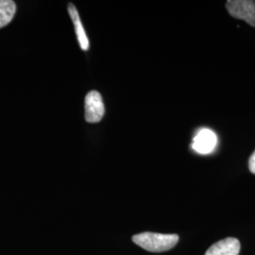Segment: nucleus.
<instances>
[{
    "mask_svg": "<svg viewBox=\"0 0 255 255\" xmlns=\"http://www.w3.org/2000/svg\"><path fill=\"white\" fill-rule=\"evenodd\" d=\"M132 241L150 253H163L176 246L179 241V236L146 232L134 236Z\"/></svg>",
    "mask_w": 255,
    "mask_h": 255,
    "instance_id": "1",
    "label": "nucleus"
},
{
    "mask_svg": "<svg viewBox=\"0 0 255 255\" xmlns=\"http://www.w3.org/2000/svg\"><path fill=\"white\" fill-rule=\"evenodd\" d=\"M68 12L70 14V17L73 21L74 26H75V30H76V34L79 40V44L82 47V50H88L89 48V41L88 38L86 36V33L83 29L82 21L80 18V15L78 13V10L76 9V7L73 4H69L68 6Z\"/></svg>",
    "mask_w": 255,
    "mask_h": 255,
    "instance_id": "6",
    "label": "nucleus"
},
{
    "mask_svg": "<svg viewBox=\"0 0 255 255\" xmlns=\"http://www.w3.org/2000/svg\"><path fill=\"white\" fill-rule=\"evenodd\" d=\"M240 248L241 246L238 239L228 237L210 247L205 255H238Z\"/></svg>",
    "mask_w": 255,
    "mask_h": 255,
    "instance_id": "5",
    "label": "nucleus"
},
{
    "mask_svg": "<svg viewBox=\"0 0 255 255\" xmlns=\"http://www.w3.org/2000/svg\"><path fill=\"white\" fill-rule=\"evenodd\" d=\"M16 11V5L11 0H0V28L11 22Z\"/></svg>",
    "mask_w": 255,
    "mask_h": 255,
    "instance_id": "7",
    "label": "nucleus"
},
{
    "mask_svg": "<svg viewBox=\"0 0 255 255\" xmlns=\"http://www.w3.org/2000/svg\"><path fill=\"white\" fill-rule=\"evenodd\" d=\"M218 138L214 131L208 128H202L197 132L193 139L192 147L201 154H208L217 146Z\"/></svg>",
    "mask_w": 255,
    "mask_h": 255,
    "instance_id": "4",
    "label": "nucleus"
},
{
    "mask_svg": "<svg viewBox=\"0 0 255 255\" xmlns=\"http://www.w3.org/2000/svg\"><path fill=\"white\" fill-rule=\"evenodd\" d=\"M249 167L252 173L255 174V151L252 154L249 161Z\"/></svg>",
    "mask_w": 255,
    "mask_h": 255,
    "instance_id": "8",
    "label": "nucleus"
},
{
    "mask_svg": "<svg viewBox=\"0 0 255 255\" xmlns=\"http://www.w3.org/2000/svg\"><path fill=\"white\" fill-rule=\"evenodd\" d=\"M226 8L233 17L241 19L252 27H255V1L229 0Z\"/></svg>",
    "mask_w": 255,
    "mask_h": 255,
    "instance_id": "2",
    "label": "nucleus"
},
{
    "mask_svg": "<svg viewBox=\"0 0 255 255\" xmlns=\"http://www.w3.org/2000/svg\"><path fill=\"white\" fill-rule=\"evenodd\" d=\"M105 108L102 97L98 91H90L85 97V120L98 123L104 117Z\"/></svg>",
    "mask_w": 255,
    "mask_h": 255,
    "instance_id": "3",
    "label": "nucleus"
}]
</instances>
